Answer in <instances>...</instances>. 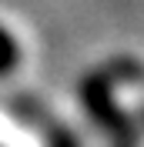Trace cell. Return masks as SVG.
Instances as JSON below:
<instances>
[{
	"label": "cell",
	"instance_id": "cell-1",
	"mask_svg": "<svg viewBox=\"0 0 144 147\" xmlns=\"http://www.w3.org/2000/svg\"><path fill=\"white\" fill-rule=\"evenodd\" d=\"M114 87H117L114 67L84 74L81 87H77L81 107H84V114L104 130V137H107L111 147H137V120L117 104V90Z\"/></svg>",
	"mask_w": 144,
	"mask_h": 147
},
{
	"label": "cell",
	"instance_id": "cell-2",
	"mask_svg": "<svg viewBox=\"0 0 144 147\" xmlns=\"http://www.w3.org/2000/svg\"><path fill=\"white\" fill-rule=\"evenodd\" d=\"M17 64H20V44L14 30L0 24V77H10L17 70Z\"/></svg>",
	"mask_w": 144,
	"mask_h": 147
},
{
	"label": "cell",
	"instance_id": "cell-3",
	"mask_svg": "<svg viewBox=\"0 0 144 147\" xmlns=\"http://www.w3.org/2000/svg\"><path fill=\"white\" fill-rule=\"evenodd\" d=\"M44 140H47V147H84L81 137L67 124H50V120L44 124Z\"/></svg>",
	"mask_w": 144,
	"mask_h": 147
}]
</instances>
